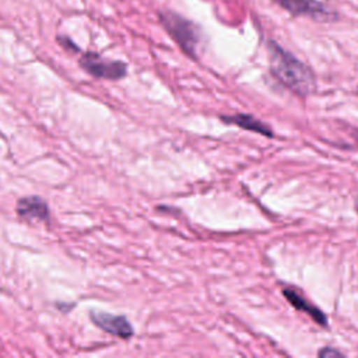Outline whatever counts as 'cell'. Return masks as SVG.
Listing matches in <instances>:
<instances>
[{"label": "cell", "instance_id": "obj_11", "mask_svg": "<svg viewBox=\"0 0 358 358\" xmlns=\"http://www.w3.org/2000/svg\"><path fill=\"white\" fill-rule=\"evenodd\" d=\"M357 92H358V90H357Z\"/></svg>", "mask_w": 358, "mask_h": 358}, {"label": "cell", "instance_id": "obj_8", "mask_svg": "<svg viewBox=\"0 0 358 358\" xmlns=\"http://www.w3.org/2000/svg\"><path fill=\"white\" fill-rule=\"evenodd\" d=\"M284 296L289 301V303L299 309V310H303L306 312L315 322H317L320 326H327V319L324 316V313L322 310H319L315 306H310L308 303V301H305L295 289H284Z\"/></svg>", "mask_w": 358, "mask_h": 358}, {"label": "cell", "instance_id": "obj_4", "mask_svg": "<svg viewBox=\"0 0 358 358\" xmlns=\"http://www.w3.org/2000/svg\"><path fill=\"white\" fill-rule=\"evenodd\" d=\"M282 10L294 17L306 15L316 21H334L336 13L320 0H274Z\"/></svg>", "mask_w": 358, "mask_h": 358}, {"label": "cell", "instance_id": "obj_2", "mask_svg": "<svg viewBox=\"0 0 358 358\" xmlns=\"http://www.w3.org/2000/svg\"><path fill=\"white\" fill-rule=\"evenodd\" d=\"M159 22L165 31L173 38V41L180 46V49L190 57H197V48L201 41V34L199 27L190 20L179 15L175 11L162 10L158 13Z\"/></svg>", "mask_w": 358, "mask_h": 358}, {"label": "cell", "instance_id": "obj_9", "mask_svg": "<svg viewBox=\"0 0 358 358\" xmlns=\"http://www.w3.org/2000/svg\"><path fill=\"white\" fill-rule=\"evenodd\" d=\"M319 357H324V358H327V357H343V354L340 351L334 350V348L324 347L323 350L319 351Z\"/></svg>", "mask_w": 358, "mask_h": 358}, {"label": "cell", "instance_id": "obj_7", "mask_svg": "<svg viewBox=\"0 0 358 358\" xmlns=\"http://www.w3.org/2000/svg\"><path fill=\"white\" fill-rule=\"evenodd\" d=\"M221 119L227 123H232V124H236L242 129H246V130H252V131H256V133H260L263 136H267V137H273V131L268 126H266L263 122L257 120L256 117L250 116V115H234V116H221Z\"/></svg>", "mask_w": 358, "mask_h": 358}, {"label": "cell", "instance_id": "obj_5", "mask_svg": "<svg viewBox=\"0 0 358 358\" xmlns=\"http://www.w3.org/2000/svg\"><path fill=\"white\" fill-rule=\"evenodd\" d=\"M90 319L103 331L117 336L120 338H129L133 336V327L124 316L110 315L105 312H91Z\"/></svg>", "mask_w": 358, "mask_h": 358}, {"label": "cell", "instance_id": "obj_6", "mask_svg": "<svg viewBox=\"0 0 358 358\" xmlns=\"http://www.w3.org/2000/svg\"><path fill=\"white\" fill-rule=\"evenodd\" d=\"M17 213L25 218H39L48 220L49 208L43 199L38 196H28L22 197L17 201Z\"/></svg>", "mask_w": 358, "mask_h": 358}, {"label": "cell", "instance_id": "obj_3", "mask_svg": "<svg viewBox=\"0 0 358 358\" xmlns=\"http://www.w3.org/2000/svg\"><path fill=\"white\" fill-rule=\"evenodd\" d=\"M80 66L98 78L119 80L127 73V66L123 62L108 60L92 52H87L80 57Z\"/></svg>", "mask_w": 358, "mask_h": 358}, {"label": "cell", "instance_id": "obj_10", "mask_svg": "<svg viewBox=\"0 0 358 358\" xmlns=\"http://www.w3.org/2000/svg\"><path fill=\"white\" fill-rule=\"evenodd\" d=\"M355 208H357V213H358V197L355 199Z\"/></svg>", "mask_w": 358, "mask_h": 358}, {"label": "cell", "instance_id": "obj_1", "mask_svg": "<svg viewBox=\"0 0 358 358\" xmlns=\"http://www.w3.org/2000/svg\"><path fill=\"white\" fill-rule=\"evenodd\" d=\"M271 74L287 88L301 96L308 95L315 85L313 74L306 64L284 50L274 41L268 42Z\"/></svg>", "mask_w": 358, "mask_h": 358}]
</instances>
